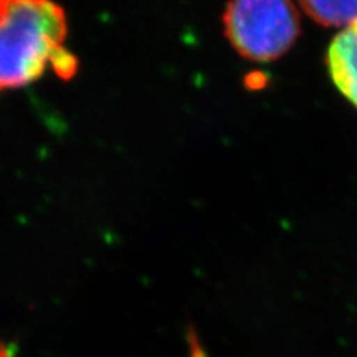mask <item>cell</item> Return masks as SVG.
<instances>
[{
    "label": "cell",
    "instance_id": "6da1fadb",
    "mask_svg": "<svg viewBox=\"0 0 357 357\" xmlns=\"http://www.w3.org/2000/svg\"><path fill=\"white\" fill-rule=\"evenodd\" d=\"M63 8L40 0L0 2V93L35 82L64 51Z\"/></svg>",
    "mask_w": 357,
    "mask_h": 357
},
{
    "label": "cell",
    "instance_id": "7a4b0ae2",
    "mask_svg": "<svg viewBox=\"0 0 357 357\" xmlns=\"http://www.w3.org/2000/svg\"><path fill=\"white\" fill-rule=\"evenodd\" d=\"M227 38L241 57L277 60L299 35L295 5L278 0H241L228 3L223 14Z\"/></svg>",
    "mask_w": 357,
    "mask_h": 357
},
{
    "label": "cell",
    "instance_id": "3957f363",
    "mask_svg": "<svg viewBox=\"0 0 357 357\" xmlns=\"http://www.w3.org/2000/svg\"><path fill=\"white\" fill-rule=\"evenodd\" d=\"M326 64L333 84L357 107V22L332 40Z\"/></svg>",
    "mask_w": 357,
    "mask_h": 357
},
{
    "label": "cell",
    "instance_id": "277c9868",
    "mask_svg": "<svg viewBox=\"0 0 357 357\" xmlns=\"http://www.w3.org/2000/svg\"><path fill=\"white\" fill-rule=\"evenodd\" d=\"M301 8L328 27H350L357 22V2H301Z\"/></svg>",
    "mask_w": 357,
    "mask_h": 357
},
{
    "label": "cell",
    "instance_id": "5b68a950",
    "mask_svg": "<svg viewBox=\"0 0 357 357\" xmlns=\"http://www.w3.org/2000/svg\"><path fill=\"white\" fill-rule=\"evenodd\" d=\"M0 357H14L13 351L3 341H0Z\"/></svg>",
    "mask_w": 357,
    "mask_h": 357
}]
</instances>
